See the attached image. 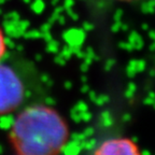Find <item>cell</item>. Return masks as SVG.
I'll return each instance as SVG.
<instances>
[{
    "instance_id": "2",
    "label": "cell",
    "mask_w": 155,
    "mask_h": 155,
    "mask_svg": "<svg viewBox=\"0 0 155 155\" xmlns=\"http://www.w3.org/2000/svg\"><path fill=\"white\" fill-rule=\"evenodd\" d=\"M25 87L12 68L0 64V115L15 110L24 99Z\"/></svg>"
},
{
    "instance_id": "3",
    "label": "cell",
    "mask_w": 155,
    "mask_h": 155,
    "mask_svg": "<svg viewBox=\"0 0 155 155\" xmlns=\"http://www.w3.org/2000/svg\"><path fill=\"white\" fill-rule=\"evenodd\" d=\"M95 155H141V153L130 139L112 138L104 141Z\"/></svg>"
},
{
    "instance_id": "4",
    "label": "cell",
    "mask_w": 155,
    "mask_h": 155,
    "mask_svg": "<svg viewBox=\"0 0 155 155\" xmlns=\"http://www.w3.org/2000/svg\"><path fill=\"white\" fill-rule=\"evenodd\" d=\"M5 53V36H3L1 29H0V59L3 57Z\"/></svg>"
},
{
    "instance_id": "5",
    "label": "cell",
    "mask_w": 155,
    "mask_h": 155,
    "mask_svg": "<svg viewBox=\"0 0 155 155\" xmlns=\"http://www.w3.org/2000/svg\"><path fill=\"white\" fill-rule=\"evenodd\" d=\"M127 1H130V0H127Z\"/></svg>"
},
{
    "instance_id": "1",
    "label": "cell",
    "mask_w": 155,
    "mask_h": 155,
    "mask_svg": "<svg viewBox=\"0 0 155 155\" xmlns=\"http://www.w3.org/2000/svg\"><path fill=\"white\" fill-rule=\"evenodd\" d=\"M11 136L21 155H57L67 143L68 127L54 109L32 106L17 115Z\"/></svg>"
}]
</instances>
